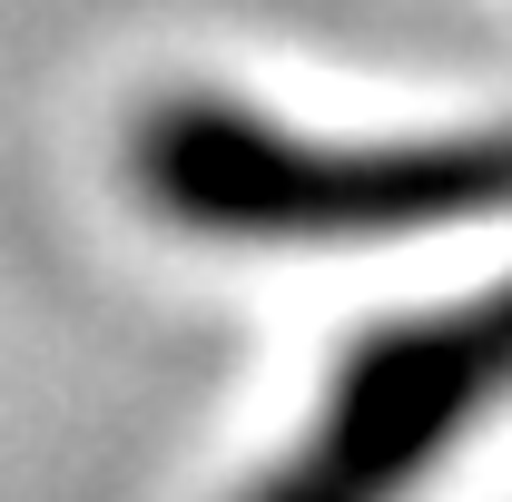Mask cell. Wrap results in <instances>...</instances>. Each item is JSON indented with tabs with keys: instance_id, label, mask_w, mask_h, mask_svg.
I'll list each match as a JSON object with an SVG mask.
<instances>
[{
	"instance_id": "obj_1",
	"label": "cell",
	"mask_w": 512,
	"mask_h": 502,
	"mask_svg": "<svg viewBox=\"0 0 512 502\" xmlns=\"http://www.w3.org/2000/svg\"><path fill=\"white\" fill-rule=\"evenodd\" d=\"M128 168H138V197L188 237L335 247V237H414V227L503 217L512 128L335 148V138L266 128L237 99H158L128 138Z\"/></svg>"
},
{
	"instance_id": "obj_2",
	"label": "cell",
	"mask_w": 512,
	"mask_h": 502,
	"mask_svg": "<svg viewBox=\"0 0 512 502\" xmlns=\"http://www.w3.org/2000/svg\"><path fill=\"white\" fill-rule=\"evenodd\" d=\"M493 404H512V276L463 306L365 325L325 375L316 434L247 502H404Z\"/></svg>"
}]
</instances>
